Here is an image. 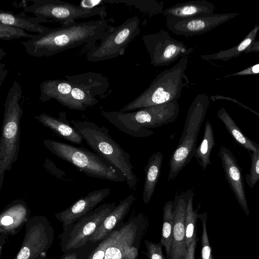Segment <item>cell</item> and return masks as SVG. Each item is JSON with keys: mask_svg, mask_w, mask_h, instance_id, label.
Instances as JSON below:
<instances>
[{"mask_svg": "<svg viewBox=\"0 0 259 259\" xmlns=\"http://www.w3.org/2000/svg\"><path fill=\"white\" fill-rule=\"evenodd\" d=\"M111 26L105 19L72 22L35 34L32 39L21 42L26 53L34 57H49L84 44L90 50L97 40L109 33Z\"/></svg>", "mask_w": 259, "mask_h": 259, "instance_id": "cell-1", "label": "cell"}, {"mask_svg": "<svg viewBox=\"0 0 259 259\" xmlns=\"http://www.w3.org/2000/svg\"><path fill=\"white\" fill-rule=\"evenodd\" d=\"M180 112L178 101L150 106L132 112L107 111L101 114L121 132L136 138L154 134L150 128L175 121Z\"/></svg>", "mask_w": 259, "mask_h": 259, "instance_id": "cell-2", "label": "cell"}, {"mask_svg": "<svg viewBox=\"0 0 259 259\" xmlns=\"http://www.w3.org/2000/svg\"><path fill=\"white\" fill-rule=\"evenodd\" d=\"M72 125L94 152L120 171L130 188L135 189L138 179L131 156L110 137L108 130L87 120L73 121Z\"/></svg>", "mask_w": 259, "mask_h": 259, "instance_id": "cell-3", "label": "cell"}, {"mask_svg": "<svg viewBox=\"0 0 259 259\" xmlns=\"http://www.w3.org/2000/svg\"><path fill=\"white\" fill-rule=\"evenodd\" d=\"M22 95L20 83L15 80L8 92L0 139V190L5 171L10 170L18 158L20 143V122L23 109L20 104Z\"/></svg>", "mask_w": 259, "mask_h": 259, "instance_id": "cell-4", "label": "cell"}, {"mask_svg": "<svg viewBox=\"0 0 259 259\" xmlns=\"http://www.w3.org/2000/svg\"><path fill=\"white\" fill-rule=\"evenodd\" d=\"M188 64V57L181 58L174 66L159 73L146 90L119 111L130 112L178 101L184 85L183 79Z\"/></svg>", "mask_w": 259, "mask_h": 259, "instance_id": "cell-5", "label": "cell"}, {"mask_svg": "<svg viewBox=\"0 0 259 259\" xmlns=\"http://www.w3.org/2000/svg\"><path fill=\"white\" fill-rule=\"evenodd\" d=\"M209 104V97L205 94H198L191 104L181 137L169 160L168 181L175 179L194 157L198 135Z\"/></svg>", "mask_w": 259, "mask_h": 259, "instance_id": "cell-6", "label": "cell"}, {"mask_svg": "<svg viewBox=\"0 0 259 259\" xmlns=\"http://www.w3.org/2000/svg\"><path fill=\"white\" fill-rule=\"evenodd\" d=\"M43 145L56 156L69 162L89 177L116 182L125 181L120 171L95 152L54 140L45 139Z\"/></svg>", "mask_w": 259, "mask_h": 259, "instance_id": "cell-7", "label": "cell"}, {"mask_svg": "<svg viewBox=\"0 0 259 259\" xmlns=\"http://www.w3.org/2000/svg\"><path fill=\"white\" fill-rule=\"evenodd\" d=\"M65 78L72 85L71 93L58 101L70 109L83 111L99 102L109 87L107 78L100 73L88 72Z\"/></svg>", "mask_w": 259, "mask_h": 259, "instance_id": "cell-8", "label": "cell"}, {"mask_svg": "<svg viewBox=\"0 0 259 259\" xmlns=\"http://www.w3.org/2000/svg\"><path fill=\"white\" fill-rule=\"evenodd\" d=\"M27 6L22 1L21 7L24 12L33 14L36 17L60 23L62 25L74 22L75 20L99 15L105 19L107 12L104 6L92 9H84L79 6L59 0H30Z\"/></svg>", "mask_w": 259, "mask_h": 259, "instance_id": "cell-9", "label": "cell"}, {"mask_svg": "<svg viewBox=\"0 0 259 259\" xmlns=\"http://www.w3.org/2000/svg\"><path fill=\"white\" fill-rule=\"evenodd\" d=\"M140 24L139 17L135 16L126 19L117 27L112 26L105 38L88 52V60L99 62L123 55L129 44L140 34Z\"/></svg>", "mask_w": 259, "mask_h": 259, "instance_id": "cell-10", "label": "cell"}, {"mask_svg": "<svg viewBox=\"0 0 259 259\" xmlns=\"http://www.w3.org/2000/svg\"><path fill=\"white\" fill-rule=\"evenodd\" d=\"M116 206L115 203L102 204L63 230L60 236L62 251H71L86 244L100 224Z\"/></svg>", "mask_w": 259, "mask_h": 259, "instance_id": "cell-11", "label": "cell"}, {"mask_svg": "<svg viewBox=\"0 0 259 259\" xmlns=\"http://www.w3.org/2000/svg\"><path fill=\"white\" fill-rule=\"evenodd\" d=\"M22 243L14 259H38L45 256L54 239L50 222L44 215L29 218L25 223Z\"/></svg>", "mask_w": 259, "mask_h": 259, "instance_id": "cell-12", "label": "cell"}, {"mask_svg": "<svg viewBox=\"0 0 259 259\" xmlns=\"http://www.w3.org/2000/svg\"><path fill=\"white\" fill-rule=\"evenodd\" d=\"M143 41L155 67L167 66L179 58L188 57L193 48L173 38L168 32L160 29L155 33L144 35Z\"/></svg>", "mask_w": 259, "mask_h": 259, "instance_id": "cell-13", "label": "cell"}, {"mask_svg": "<svg viewBox=\"0 0 259 259\" xmlns=\"http://www.w3.org/2000/svg\"><path fill=\"white\" fill-rule=\"evenodd\" d=\"M148 219L140 212L123 223L113 242L107 249L103 259H125L126 248L142 241L148 228Z\"/></svg>", "mask_w": 259, "mask_h": 259, "instance_id": "cell-14", "label": "cell"}, {"mask_svg": "<svg viewBox=\"0 0 259 259\" xmlns=\"http://www.w3.org/2000/svg\"><path fill=\"white\" fill-rule=\"evenodd\" d=\"M239 15L238 13L215 14L188 19L166 17L167 27L174 33L185 37L206 33Z\"/></svg>", "mask_w": 259, "mask_h": 259, "instance_id": "cell-15", "label": "cell"}, {"mask_svg": "<svg viewBox=\"0 0 259 259\" xmlns=\"http://www.w3.org/2000/svg\"><path fill=\"white\" fill-rule=\"evenodd\" d=\"M194 195L193 190L177 193L174 200L172 240L168 259H185L187 248L185 241V215L189 198Z\"/></svg>", "mask_w": 259, "mask_h": 259, "instance_id": "cell-16", "label": "cell"}, {"mask_svg": "<svg viewBox=\"0 0 259 259\" xmlns=\"http://www.w3.org/2000/svg\"><path fill=\"white\" fill-rule=\"evenodd\" d=\"M219 155L225 178L238 203L246 214L248 215L249 210L241 168L232 152L228 148L221 146Z\"/></svg>", "mask_w": 259, "mask_h": 259, "instance_id": "cell-17", "label": "cell"}, {"mask_svg": "<svg viewBox=\"0 0 259 259\" xmlns=\"http://www.w3.org/2000/svg\"><path fill=\"white\" fill-rule=\"evenodd\" d=\"M110 191L109 188H103L90 192L64 210L56 213L55 218L62 223L63 230L94 210L110 194Z\"/></svg>", "mask_w": 259, "mask_h": 259, "instance_id": "cell-18", "label": "cell"}, {"mask_svg": "<svg viewBox=\"0 0 259 259\" xmlns=\"http://www.w3.org/2000/svg\"><path fill=\"white\" fill-rule=\"evenodd\" d=\"M29 215V210L25 202H13L1 214L0 234L8 236L16 234L25 225Z\"/></svg>", "mask_w": 259, "mask_h": 259, "instance_id": "cell-19", "label": "cell"}, {"mask_svg": "<svg viewBox=\"0 0 259 259\" xmlns=\"http://www.w3.org/2000/svg\"><path fill=\"white\" fill-rule=\"evenodd\" d=\"M135 200V197L132 193L121 200L100 224L89 241L95 243L101 241L114 230L116 227L123 223Z\"/></svg>", "mask_w": 259, "mask_h": 259, "instance_id": "cell-20", "label": "cell"}, {"mask_svg": "<svg viewBox=\"0 0 259 259\" xmlns=\"http://www.w3.org/2000/svg\"><path fill=\"white\" fill-rule=\"evenodd\" d=\"M34 118L58 136L73 144L80 145L82 143L83 138L67 120L66 112H60L58 118L51 116L46 113L35 115Z\"/></svg>", "mask_w": 259, "mask_h": 259, "instance_id": "cell-21", "label": "cell"}, {"mask_svg": "<svg viewBox=\"0 0 259 259\" xmlns=\"http://www.w3.org/2000/svg\"><path fill=\"white\" fill-rule=\"evenodd\" d=\"M215 6L205 0L191 1L177 4L164 9V16L188 19L213 14Z\"/></svg>", "mask_w": 259, "mask_h": 259, "instance_id": "cell-22", "label": "cell"}, {"mask_svg": "<svg viewBox=\"0 0 259 259\" xmlns=\"http://www.w3.org/2000/svg\"><path fill=\"white\" fill-rule=\"evenodd\" d=\"M52 21L38 17L26 16L24 13L15 14L11 12L0 10V23L13 26L25 31L39 34L47 32L50 28L39 24L41 22Z\"/></svg>", "mask_w": 259, "mask_h": 259, "instance_id": "cell-23", "label": "cell"}, {"mask_svg": "<svg viewBox=\"0 0 259 259\" xmlns=\"http://www.w3.org/2000/svg\"><path fill=\"white\" fill-rule=\"evenodd\" d=\"M163 155L160 151L153 153L144 167L145 180L143 190V200L149 203L154 192L161 172Z\"/></svg>", "mask_w": 259, "mask_h": 259, "instance_id": "cell-24", "label": "cell"}, {"mask_svg": "<svg viewBox=\"0 0 259 259\" xmlns=\"http://www.w3.org/2000/svg\"><path fill=\"white\" fill-rule=\"evenodd\" d=\"M258 31L259 24H257L255 25L254 27L245 38L236 46L227 50H221L212 54L201 55L200 57L202 59L206 61L220 60L224 61H228L232 58L239 57L243 53H245L251 47L255 40Z\"/></svg>", "mask_w": 259, "mask_h": 259, "instance_id": "cell-25", "label": "cell"}, {"mask_svg": "<svg viewBox=\"0 0 259 259\" xmlns=\"http://www.w3.org/2000/svg\"><path fill=\"white\" fill-rule=\"evenodd\" d=\"M72 89L71 83L66 79H49L39 84L40 101L46 102L52 99L57 101L68 96Z\"/></svg>", "mask_w": 259, "mask_h": 259, "instance_id": "cell-26", "label": "cell"}, {"mask_svg": "<svg viewBox=\"0 0 259 259\" xmlns=\"http://www.w3.org/2000/svg\"><path fill=\"white\" fill-rule=\"evenodd\" d=\"M217 116L224 123L232 138L239 145L249 152H256L259 150V144L249 139L243 133L225 108H221L218 111Z\"/></svg>", "mask_w": 259, "mask_h": 259, "instance_id": "cell-27", "label": "cell"}, {"mask_svg": "<svg viewBox=\"0 0 259 259\" xmlns=\"http://www.w3.org/2000/svg\"><path fill=\"white\" fill-rule=\"evenodd\" d=\"M215 144L212 126L209 121L207 120L205 124L203 139L196 148L194 155L203 170L211 164L210 156Z\"/></svg>", "mask_w": 259, "mask_h": 259, "instance_id": "cell-28", "label": "cell"}, {"mask_svg": "<svg viewBox=\"0 0 259 259\" xmlns=\"http://www.w3.org/2000/svg\"><path fill=\"white\" fill-rule=\"evenodd\" d=\"M174 227V201L165 202L163 207V224L160 242L164 247L166 258L168 259L170 252Z\"/></svg>", "mask_w": 259, "mask_h": 259, "instance_id": "cell-29", "label": "cell"}, {"mask_svg": "<svg viewBox=\"0 0 259 259\" xmlns=\"http://www.w3.org/2000/svg\"><path fill=\"white\" fill-rule=\"evenodd\" d=\"M104 3H123L133 6L150 18L163 12V1L156 0H104Z\"/></svg>", "mask_w": 259, "mask_h": 259, "instance_id": "cell-30", "label": "cell"}, {"mask_svg": "<svg viewBox=\"0 0 259 259\" xmlns=\"http://www.w3.org/2000/svg\"><path fill=\"white\" fill-rule=\"evenodd\" d=\"M193 195L189 198L186 208L185 215V241L186 247L188 248L195 237L197 235V220L198 219V210L200 205L199 204L197 209L194 210L193 208Z\"/></svg>", "mask_w": 259, "mask_h": 259, "instance_id": "cell-31", "label": "cell"}, {"mask_svg": "<svg viewBox=\"0 0 259 259\" xmlns=\"http://www.w3.org/2000/svg\"><path fill=\"white\" fill-rule=\"evenodd\" d=\"M35 34L26 32L25 30L18 27L0 23V39L10 40L21 37L32 39Z\"/></svg>", "mask_w": 259, "mask_h": 259, "instance_id": "cell-32", "label": "cell"}, {"mask_svg": "<svg viewBox=\"0 0 259 259\" xmlns=\"http://www.w3.org/2000/svg\"><path fill=\"white\" fill-rule=\"evenodd\" d=\"M198 219L201 222L202 232L201 237V259H214L212 254V248L210 245L207 231V213L198 214Z\"/></svg>", "mask_w": 259, "mask_h": 259, "instance_id": "cell-33", "label": "cell"}, {"mask_svg": "<svg viewBox=\"0 0 259 259\" xmlns=\"http://www.w3.org/2000/svg\"><path fill=\"white\" fill-rule=\"evenodd\" d=\"M119 228L113 230L102 240L101 242L92 251L87 259H103L107 249L113 242L117 236Z\"/></svg>", "mask_w": 259, "mask_h": 259, "instance_id": "cell-34", "label": "cell"}, {"mask_svg": "<svg viewBox=\"0 0 259 259\" xmlns=\"http://www.w3.org/2000/svg\"><path fill=\"white\" fill-rule=\"evenodd\" d=\"M251 166L249 173L245 177L248 185L253 188L259 181V150L256 152L251 153Z\"/></svg>", "mask_w": 259, "mask_h": 259, "instance_id": "cell-35", "label": "cell"}, {"mask_svg": "<svg viewBox=\"0 0 259 259\" xmlns=\"http://www.w3.org/2000/svg\"><path fill=\"white\" fill-rule=\"evenodd\" d=\"M144 242L146 251L142 253L145 254L148 259H166L162 253V248L163 246L160 242L154 243L145 240Z\"/></svg>", "mask_w": 259, "mask_h": 259, "instance_id": "cell-36", "label": "cell"}, {"mask_svg": "<svg viewBox=\"0 0 259 259\" xmlns=\"http://www.w3.org/2000/svg\"><path fill=\"white\" fill-rule=\"evenodd\" d=\"M259 74V63L254 64L240 71L225 76L229 77L234 76H243Z\"/></svg>", "mask_w": 259, "mask_h": 259, "instance_id": "cell-37", "label": "cell"}, {"mask_svg": "<svg viewBox=\"0 0 259 259\" xmlns=\"http://www.w3.org/2000/svg\"><path fill=\"white\" fill-rule=\"evenodd\" d=\"M199 240V238H198L197 236L194 238L190 246L187 248V253L185 259H195V251L197 242ZM198 259H201V257Z\"/></svg>", "mask_w": 259, "mask_h": 259, "instance_id": "cell-38", "label": "cell"}, {"mask_svg": "<svg viewBox=\"0 0 259 259\" xmlns=\"http://www.w3.org/2000/svg\"><path fill=\"white\" fill-rule=\"evenodd\" d=\"M259 52V40H254L251 47L245 52V54L249 53H257Z\"/></svg>", "mask_w": 259, "mask_h": 259, "instance_id": "cell-39", "label": "cell"}, {"mask_svg": "<svg viewBox=\"0 0 259 259\" xmlns=\"http://www.w3.org/2000/svg\"><path fill=\"white\" fill-rule=\"evenodd\" d=\"M1 234V236H0V239H1V241H0V243H1V249H0V251H1V253H0V255H1V256L2 255V251H3V247L6 242V241L7 240V239L8 238V235L5 234Z\"/></svg>", "mask_w": 259, "mask_h": 259, "instance_id": "cell-40", "label": "cell"}, {"mask_svg": "<svg viewBox=\"0 0 259 259\" xmlns=\"http://www.w3.org/2000/svg\"><path fill=\"white\" fill-rule=\"evenodd\" d=\"M65 253L61 259H77V255L74 253L67 252Z\"/></svg>", "mask_w": 259, "mask_h": 259, "instance_id": "cell-41", "label": "cell"}, {"mask_svg": "<svg viewBox=\"0 0 259 259\" xmlns=\"http://www.w3.org/2000/svg\"><path fill=\"white\" fill-rule=\"evenodd\" d=\"M244 108L249 110V111H250L251 112H253L254 114H256V115H258L259 116V113L256 112V111H254L253 110V109L246 106L245 105L244 106Z\"/></svg>", "mask_w": 259, "mask_h": 259, "instance_id": "cell-42", "label": "cell"}, {"mask_svg": "<svg viewBox=\"0 0 259 259\" xmlns=\"http://www.w3.org/2000/svg\"><path fill=\"white\" fill-rule=\"evenodd\" d=\"M38 259H49V258H45V256H44V257L39 258ZM49 259H53V258H49Z\"/></svg>", "mask_w": 259, "mask_h": 259, "instance_id": "cell-43", "label": "cell"}, {"mask_svg": "<svg viewBox=\"0 0 259 259\" xmlns=\"http://www.w3.org/2000/svg\"><path fill=\"white\" fill-rule=\"evenodd\" d=\"M136 259H138V257L136 258Z\"/></svg>", "mask_w": 259, "mask_h": 259, "instance_id": "cell-44", "label": "cell"}]
</instances>
